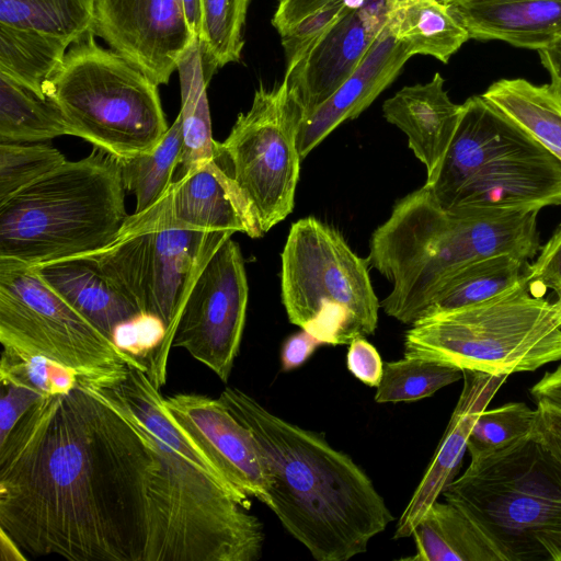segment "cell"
I'll use <instances>...</instances> for the list:
<instances>
[{"instance_id":"obj_1","label":"cell","mask_w":561,"mask_h":561,"mask_svg":"<svg viewBox=\"0 0 561 561\" xmlns=\"http://www.w3.org/2000/svg\"><path fill=\"white\" fill-rule=\"evenodd\" d=\"M159 459L111 388L42 398L0 444V528L33 557L145 561Z\"/></svg>"},{"instance_id":"obj_2","label":"cell","mask_w":561,"mask_h":561,"mask_svg":"<svg viewBox=\"0 0 561 561\" xmlns=\"http://www.w3.org/2000/svg\"><path fill=\"white\" fill-rule=\"evenodd\" d=\"M218 398L254 438L265 505L316 560L366 552L393 520L370 478L322 433L279 417L239 388L226 387Z\"/></svg>"},{"instance_id":"obj_3","label":"cell","mask_w":561,"mask_h":561,"mask_svg":"<svg viewBox=\"0 0 561 561\" xmlns=\"http://www.w3.org/2000/svg\"><path fill=\"white\" fill-rule=\"evenodd\" d=\"M145 426L159 459L148 488L145 561H256L264 528L169 415L146 371L111 387Z\"/></svg>"},{"instance_id":"obj_4","label":"cell","mask_w":561,"mask_h":561,"mask_svg":"<svg viewBox=\"0 0 561 561\" xmlns=\"http://www.w3.org/2000/svg\"><path fill=\"white\" fill-rule=\"evenodd\" d=\"M538 211L447 210L424 184L398 201L371 234L367 262L392 283L380 306L411 325L465 266L499 254L533 259L539 250Z\"/></svg>"},{"instance_id":"obj_5","label":"cell","mask_w":561,"mask_h":561,"mask_svg":"<svg viewBox=\"0 0 561 561\" xmlns=\"http://www.w3.org/2000/svg\"><path fill=\"white\" fill-rule=\"evenodd\" d=\"M115 156L94 147L0 202V257L30 266L113 243L129 215Z\"/></svg>"},{"instance_id":"obj_6","label":"cell","mask_w":561,"mask_h":561,"mask_svg":"<svg viewBox=\"0 0 561 561\" xmlns=\"http://www.w3.org/2000/svg\"><path fill=\"white\" fill-rule=\"evenodd\" d=\"M425 185L447 210H539L561 205V161L482 95L471 96Z\"/></svg>"},{"instance_id":"obj_7","label":"cell","mask_w":561,"mask_h":561,"mask_svg":"<svg viewBox=\"0 0 561 561\" xmlns=\"http://www.w3.org/2000/svg\"><path fill=\"white\" fill-rule=\"evenodd\" d=\"M501 561H561V469L535 432L471 457L443 491Z\"/></svg>"},{"instance_id":"obj_8","label":"cell","mask_w":561,"mask_h":561,"mask_svg":"<svg viewBox=\"0 0 561 561\" xmlns=\"http://www.w3.org/2000/svg\"><path fill=\"white\" fill-rule=\"evenodd\" d=\"M404 356L510 376L561 359V299L534 295L525 278L468 307L426 314L404 336Z\"/></svg>"},{"instance_id":"obj_9","label":"cell","mask_w":561,"mask_h":561,"mask_svg":"<svg viewBox=\"0 0 561 561\" xmlns=\"http://www.w3.org/2000/svg\"><path fill=\"white\" fill-rule=\"evenodd\" d=\"M158 84L92 31L69 47L45 95L64 115L72 136L115 157L153 149L169 127Z\"/></svg>"},{"instance_id":"obj_10","label":"cell","mask_w":561,"mask_h":561,"mask_svg":"<svg viewBox=\"0 0 561 561\" xmlns=\"http://www.w3.org/2000/svg\"><path fill=\"white\" fill-rule=\"evenodd\" d=\"M287 317L321 344L345 345L375 333L380 302L359 257L335 228L314 217L291 225L282 252Z\"/></svg>"},{"instance_id":"obj_11","label":"cell","mask_w":561,"mask_h":561,"mask_svg":"<svg viewBox=\"0 0 561 561\" xmlns=\"http://www.w3.org/2000/svg\"><path fill=\"white\" fill-rule=\"evenodd\" d=\"M2 348L56 360L91 388L118 386L146 363L122 351L51 289L33 266L0 257Z\"/></svg>"},{"instance_id":"obj_12","label":"cell","mask_w":561,"mask_h":561,"mask_svg":"<svg viewBox=\"0 0 561 561\" xmlns=\"http://www.w3.org/2000/svg\"><path fill=\"white\" fill-rule=\"evenodd\" d=\"M233 233L164 229L119 236L85 256L142 316L158 319L164 339L147 362V376L160 389L176 324L204 265Z\"/></svg>"},{"instance_id":"obj_13","label":"cell","mask_w":561,"mask_h":561,"mask_svg":"<svg viewBox=\"0 0 561 561\" xmlns=\"http://www.w3.org/2000/svg\"><path fill=\"white\" fill-rule=\"evenodd\" d=\"M302 119V108L284 78L272 88L261 84L251 107L238 115L228 137L218 142L216 159L238 184L263 233L294 209Z\"/></svg>"},{"instance_id":"obj_14","label":"cell","mask_w":561,"mask_h":561,"mask_svg":"<svg viewBox=\"0 0 561 561\" xmlns=\"http://www.w3.org/2000/svg\"><path fill=\"white\" fill-rule=\"evenodd\" d=\"M249 285L240 247L228 238L198 274L180 314L172 347L227 382L242 340Z\"/></svg>"},{"instance_id":"obj_15","label":"cell","mask_w":561,"mask_h":561,"mask_svg":"<svg viewBox=\"0 0 561 561\" xmlns=\"http://www.w3.org/2000/svg\"><path fill=\"white\" fill-rule=\"evenodd\" d=\"M164 229L263 234L249 202L217 159L174 180L145 211L129 215L119 236Z\"/></svg>"},{"instance_id":"obj_16","label":"cell","mask_w":561,"mask_h":561,"mask_svg":"<svg viewBox=\"0 0 561 561\" xmlns=\"http://www.w3.org/2000/svg\"><path fill=\"white\" fill-rule=\"evenodd\" d=\"M91 31L158 85L197 38L180 0H95Z\"/></svg>"},{"instance_id":"obj_17","label":"cell","mask_w":561,"mask_h":561,"mask_svg":"<svg viewBox=\"0 0 561 561\" xmlns=\"http://www.w3.org/2000/svg\"><path fill=\"white\" fill-rule=\"evenodd\" d=\"M164 405L181 432L245 508L251 507L250 497L266 504V485L254 438L219 398L178 393L164 398Z\"/></svg>"},{"instance_id":"obj_18","label":"cell","mask_w":561,"mask_h":561,"mask_svg":"<svg viewBox=\"0 0 561 561\" xmlns=\"http://www.w3.org/2000/svg\"><path fill=\"white\" fill-rule=\"evenodd\" d=\"M390 9L391 0H363L285 75L302 108L304 119L358 67L387 25Z\"/></svg>"},{"instance_id":"obj_19","label":"cell","mask_w":561,"mask_h":561,"mask_svg":"<svg viewBox=\"0 0 561 561\" xmlns=\"http://www.w3.org/2000/svg\"><path fill=\"white\" fill-rule=\"evenodd\" d=\"M507 377L462 370L463 386L457 404L427 470L399 517L394 539L411 537L431 505L456 479L478 415L486 409Z\"/></svg>"},{"instance_id":"obj_20","label":"cell","mask_w":561,"mask_h":561,"mask_svg":"<svg viewBox=\"0 0 561 561\" xmlns=\"http://www.w3.org/2000/svg\"><path fill=\"white\" fill-rule=\"evenodd\" d=\"M410 57L387 23L354 72L301 122L297 136L301 158L342 123L364 112L392 83Z\"/></svg>"},{"instance_id":"obj_21","label":"cell","mask_w":561,"mask_h":561,"mask_svg":"<svg viewBox=\"0 0 561 561\" xmlns=\"http://www.w3.org/2000/svg\"><path fill=\"white\" fill-rule=\"evenodd\" d=\"M440 73L426 83L403 87L382 105L383 116L408 137L414 156L426 168V182L435 179L456 133L461 105L454 103Z\"/></svg>"},{"instance_id":"obj_22","label":"cell","mask_w":561,"mask_h":561,"mask_svg":"<svg viewBox=\"0 0 561 561\" xmlns=\"http://www.w3.org/2000/svg\"><path fill=\"white\" fill-rule=\"evenodd\" d=\"M470 38L542 49L561 43V0H440Z\"/></svg>"},{"instance_id":"obj_23","label":"cell","mask_w":561,"mask_h":561,"mask_svg":"<svg viewBox=\"0 0 561 561\" xmlns=\"http://www.w3.org/2000/svg\"><path fill=\"white\" fill-rule=\"evenodd\" d=\"M33 267L51 289L113 342L118 329L142 316L83 255Z\"/></svg>"},{"instance_id":"obj_24","label":"cell","mask_w":561,"mask_h":561,"mask_svg":"<svg viewBox=\"0 0 561 561\" xmlns=\"http://www.w3.org/2000/svg\"><path fill=\"white\" fill-rule=\"evenodd\" d=\"M414 561H501L477 525L457 506L435 501L412 533Z\"/></svg>"},{"instance_id":"obj_25","label":"cell","mask_w":561,"mask_h":561,"mask_svg":"<svg viewBox=\"0 0 561 561\" xmlns=\"http://www.w3.org/2000/svg\"><path fill=\"white\" fill-rule=\"evenodd\" d=\"M388 24L411 56H432L444 64L470 39L440 0H391Z\"/></svg>"},{"instance_id":"obj_26","label":"cell","mask_w":561,"mask_h":561,"mask_svg":"<svg viewBox=\"0 0 561 561\" xmlns=\"http://www.w3.org/2000/svg\"><path fill=\"white\" fill-rule=\"evenodd\" d=\"M181 85L183 147L178 179L215 160L218 141L213 138L206 78L197 38L181 57L178 68Z\"/></svg>"},{"instance_id":"obj_27","label":"cell","mask_w":561,"mask_h":561,"mask_svg":"<svg viewBox=\"0 0 561 561\" xmlns=\"http://www.w3.org/2000/svg\"><path fill=\"white\" fill-rule=\"evenodd\" d=\"M482 96L561 161V104L549 84L502 79Z\"/></svg>"},{"instance_id":"obj_28","label":"cell","mask_w":561,"mask_h":561,"mask_svg":"<svg viewBox=\"0 0 561 561\" xmlns=\"http://www.w3.org/2000/svg\"><path fill=\"white\" fill-rule=\"evenodd\" d=\"M71 44L61 37L0 24V73L46 98L45 87Z\"/></svg>"},{"instance_id":"obj_29","label":"cell","mask_w":561,"mask_h":561,"mask_svg":"<svg viewBox=\"0 0 561 561\" xmlns=\"http://www.w3.org/2000/svg\"><path fill=\"white\" fill-rule=\"evenodd\" d=\"M527 265L526 260L513 254L473 262L439 287L422 317L468 307L501 295L524 280Z\"/></svg>"},{"instance_id":"obj_30","label":"cell","mask_w":561,"mask_h":561,"mask_svg":"<svg viewBox=\"0 0 561 561\" xmlns=\"http://www.w3.org/2000/svg\"><path fill=\"white\" fill-rule=\"evenodd\" d=\"M71 135L57 105L48 98L0 73V144H31Z\"/></svg>"},{"instance_id":"obj_31","label":"cell","mask_w":561,"mask_h":561,"mask_svg":"<svg viewBox=\"0 0 561 561\" xmlns=\"http://www.w3.org/2000/svg\"><path fill=\"white\" fill-rule=\"evenodd\" d=\"M182 147V123L178 115L153 149L130 157H115L125 190L136 197L134 214L149 208L173 182Z\"/></svg>"},{"instance_id":"obj_32","label":"cell","mask_w":561,"mask_h":561,"mask_svg":"<svg viewBox=\"0 0 561 561\" xmlns=\"http://www.w3.org/2000/svg\"><path fill=\"white\" fill-rule=\"evenodd\" d=\"M95 0H0V24L65 38L91 31Z\"/></svg>"},{"instance_id":"obj_33","label":"cell","mask_w":561,"mask_h":561,"mask_svg":"<svg viewBox=\"0 0 561 561\" xmlns=\"http://www.w3.org/2000/svg\"><path fill=\"white\" fill-rule=\"evenodd\" d=\"M250 0H199L197 36L206 78L241 58L243 27Z\"/></svg>"},{"instance_id":"obj_34","label":"cell","mask_w":561,"mask_h":561,"mask_svg":"<svg viewBox=\"0 0 561 561\" xmlns=\"http://www.w3.org/2000/svg\"><path fill=\"white\" fill-rule=\"evenodd\" d=\"M461 378L460 368L404 356L385 363L375 401L398 403L421 400Z\"/></svg>"},{"instance_id":"obj_35","label":"cell","mask_w":561,"mask_h":561,"mask_svg":"<svg viewBox=\"0 0 561 561\" xmlns=\"http://www.w3.org/2000/svg\"><path fill=\"white\" fill-rule=\"evenodd\" d=\"M0 382L25 386L50 397L70 392L81 379L77 371L48 357L2 348Z\"/></svg>"},{"instance_id":"obj_36","label":"cell","mask_w":561,"mask_h":561,"mask_svg":"<svg viewBox=\"0 0 561 561\" xmlns=\"http://www.w3.org/2000/svg\"><path fill=\"white\" fill-rule=\"evenodd\" d=\"M537 410L523 402L483 410L477 417L467 444L470 457L493 451L535 432Z\"/></svg>"},{"instance_id":"obj_37","label":"cell","mask_w":561,"mask_h":561,"mask_svg":"<svg viewBox=\"0 0 561 561\" xmlns=\"http://www.w3.org/2000/svg\"><path fill=\"white\" fill-rule=\"evenodd\" d=\"M66 161L59 150L48 145L0 144V202Z\"/></svg>"},{"instance_id":"obj_38","label":"cell","mask_w":561,"mask_h":561,"mask_svg":"<svg viewBox=\"0 0 561 561\" xmlns=\"http://www.w3.org/2000/svg\"><path fill=\"white\" fill-rule=\"evenodd\" d=\"M363 0H332L307 15L280 35L286 61L285 75L291 72L324 35Z\"/></svg>"},{"instance_id":"obj_39","label":"cell","mask_w":561,"mask_h":561,"mask_svg":"<svg viewBox=\"0 0 561 561\" xmlns=\"http://www.w3.org/2000/svg\"><path fill=\"white\" fill-rule=\"evenodd\" d=\"M525 282L536 296L552 289L558 299L561 298V225L543 245L537 260L527 265Z\"/></svg>"},{"instance_id":"obj_40","label":"cell","mask_w":561,"mask_h":561,"mask_svg":"<svg viewBox=\"0 0 561 561\" xmlns=\"http://www.w3.org/2000/svg\"><path fill=\"white\" fill-rule=\"evenodd\" d=\"M42 398L44 397L32 388L10 382L1 383L0 444L7 439L15 425Z\"/></svg>"},{"instance_id":"obj_41","label":"cell","mask_w":561,"mask_h":561,"mask_svg":"<svg viewBox=\"0 0 561 561\" xmlns=\"http://www.w3.org/2000/svg\"><path fill=\"white\" fill-rule=\"evenodd\" d=\"M383 362L376 350L365 337H356L348 344L346 366L352 375L369 387H378Z\"/></svg>"},{"instance_id":"obj_42","label":"cell","mask_w":561,"mask_h":561,"mask_svg":"<svg viewBox=\"0 0 561 561\" xmlns=\"http://www.w3.org/2000/svg\"><path fill=\"white\" fill-rule=\"evenodd\" d=\"M535 435L552 460L561 469V410L545 403H537Z\"/></svg>"},{"instance_id":"obj_43","label":"cell","mask_w":561,"mask_h":561,"mask_svg":"<svg viewBox=\"0 0 561 561\" xmlns=\"http://www.w3.org/2000/svg\"><path fill=\"white\" fill-rule=\"evenodd\" d=\"M320 345H322L321 342L305 330L288 336L280 350L282 370L290 371L299 368Z\"/></svg>"},{"instance_id":"obj_44","label":"cell","mask_w":561,"mask_h":561,"mask_svg":"<svg viewBox=\"0 0 561 561\" xmlns=\"http://www.w3.org/2000/svg\"><path fill=\"white\" fill-rule=\"evenodd\" d=\"M330 1L332 0H283L278 2L272 24L282 35Z\"/></svg>"},{"instance_id":"obj_45","label":"cell","mask_w":561,"mask_h":561,"mask_svg":"<svg viewBox=\"0 0 561 561\" xmlns=\"http://www.w3.org/2000/svg\"><path fill=\"white\" fill-rule=\"evenodd\" d=\"M529 394L537 403L545 402L561 410V365L547 371L530 389Z\"/></svg>"},{"instance_id":"obj_46","label":"cell","mask_w":561,"mask_h":561,"mask_svg":"<svg viewBox=\"0 0 561 561\" xmlns=\"http://www.w3.org/2000/svg\"><path fill=\"white\" fill-rule=\"evenodd\" d=\"M538 54L550 75L551 83L549 87L561 104V43L539 49Z\"/></svg>"},{"instance_id":"obj_47","label":"cell","mask_w":561,"mask_h":561,"mask_svg":"<svg viewBox=\"0 0 561 561\" xmlns=\"http://www.w3.org/2000/svg\"><path fill=\"white\" fill-rule=\"evenodd\" d=\"M0 552L1 561H24L26 557L23 550L18 546L14 539L2 528H0Z\"/></svg>"},{"instance_id":"obj_48","label":"cell","mask_w":561,"mask_h":561,"mask_svg":"<svg viewBox=\"0 0 561 561\" xmlns=\"http://www.w3.org/2000/svg\"><path fill=\"white\" fill-rule=\"evenodd\" d=\"M280 1H283V0H278V2H280Z\"/></svg>"},{"instance_id":"obj_49","label":"cell","mask_w":561,"mask_h":561,"mask_svg":"<svg viewBox=\"0 0 561 561\" xmlns=\"http://www.w3.org/2000/svg\"><path fill=\"white\" fill-rule=\"evenodd\" d=\"M561 299V298H560Z\"/></svg>"}]
</instances>
